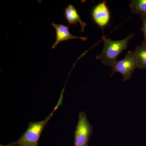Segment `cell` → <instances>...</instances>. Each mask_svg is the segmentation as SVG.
I'll return each instance as SVG.
<instances>
[{
	"mask_svg": "<svg viewBox=\"0 0 146 146\" xmlns=\"http://www.w3.org/2000/svg\"><path fill=\"white\" fill-rule=\"evenodd\" d=\"M134 35H129L125 39L114 41L109 38L103 36V49L100 54L97 56L96 58L101 61L104 65L111 66L117 61V58L122 52L126 49L128 44Z\"/></svg>",
	"mask_w": 146,
	"mask_h": 146,
	"instance_id": "6da1fadb",
	"label": "cell"
},
{
	"mask_svg": "<svg viewBox=\"0 0 146 146\" xmlns=\"http://www.w3.org/2000/svg\"><path fill=\"white\" fill-rule=\"evenodd\" d=\"M61 99L56 106L51 114L43 121L29 123L28 127L17 141L5 146H32L38 144L42 131L49 121L54 112L61 104Z\"/></svg>",
	"mask_w": 146,
	"mask_h": 146,
	"instance_id": "7a4b0ae2",
	"label": "cell"
},
{
	"mask_svg": "<svg viewBox=\"0 0 146 146\" xmlns=\"http://www.w3.org/2000/svg\"><path fill=\"white\" fill-rule=\"evenodd\" d=\"M111 67L112 76L114 73H119L122 75L124 81L129 80L135 70L138 68L133 51H129L123 59L116 61Z\"/></svg>",
	"mask_w": 146,
	"mask_h": 146,
	"instance_id": "3957f363",
	"label": "cell"
},
{
	"mask_svg": "<svg viewBox=\"0 0 146 146\" xmlns=\"http://www.w3.org/2000/svg\"><path fill=\"white\" fill-rule=\"evenodd\" d=\"M91 125L85 112L79 113L78 121L74 132V146H87L93 133Z\"/></svg>",
	"mask_w": 146,
	"mask_h": 146,
	"instance_id": "277c9868",
	"label": "cell"
},
{
	"mask_svg": "<svg viewBox=\"0 0 146 146\" xmlns=\"http://www.w3.org/2000/svg\"><path fill=\"white\" fill-rule=\"evenodd\" d=\"M106 3V1H103L95 6L91 12L93 21L102 29L107 26L110 21V11Z\"/></svg>",
	"mask_w": 146,
	"mask_h": 146,
	"instance_id": "5b68a950",
	"label": "cell"
},
{
	"mask_svg": "<svg viewBox=\"0 0 146 146\" xmlns=\"http://www.w3.org/2000/svg\"><path fill=\"white\" fill-rule=\"evenodd\" d=\"M51 25L56 31V40L52 46V49H54L59 43L69 40L78 39L83 41L87 40V38L86 37L76 36L71 34L69 31V25L65 26L62 24H55L54 23H52Z\"/></svg>",
	"mask_w": 146,
	"mask_h": 146,
	"instance_id": "8992f818",
	"label": "cell"
},
{
	"mask_svg": "<svg viewBox=\"0 0 146 146\" xmlns=\"http://www.w3.org/2000/svg\"><path fill=\"white\" fill-rule=\"evenodd\" d=\"M64 14L65 19L68 21L69 26L71 25H76L77 23H79L81 27L82 31H84L86 24L82 21L79 14L74 6L69 5L65 9Z\"/></svg>",
	"mask_w": 146,
	"mask_h": 146,
	"instance_id": "52a82bcc",
	"label": "cell"
},
{
	"mask_svg": "<svg viewBox=\"0 0 146 146\" xmlns=\"http://www.w3.org/2000/svg\"><path fill=\"white\" fill-rule=\"evenodd\" d=\"M137 60L138 68L146 70V46H138L133 50Z\"/></svg>",
	"mask_w": 146,
	"mask_h": 146,
	"instance_id": "ba28073f",
	"label": "cell"
},
{
	"mask_svg": "<svg viewBox=\"0 0 146 146\" xmlns=\"http://www.w3.org/2000/svg\"><path fill=\"white\" fill-rule=\"evenodd\" d=\"M129 7L133 14L146 16V0L131 1Z\"/></svg>",
	"mask_w": 146,
	"mask_h": 146,
	"instance_id": "9c48e42d",
	"label": "cell"
},
{
	"mask_svg": "<svg viewBox=\"0 0 146 146\" xmlns=\"http://www.w3.org/2000/svg\"><path fill=\"white\" fill-rule=\"evenodd\" d=\"M141 17L143 24L141 30L143 33L144 36V41L142 43V44L146 46V16L141 15Z\"/></svg>",
	"mask_w": 146,
	"mask_h": 146,
	"instance_id": "30bf717a",
	"label": "cell"
},
{
	"mask_svg": "<svg viewBox=\"0 0 146 146\" xmlns=\"http://www.w3.org/2000/svg\"><path fill=\"white\" fill-rule=\"evenodd\" d=\"M32 146H38V144H35V145H33Z\"/></svg>",
	"mask_w": 146,
	"mask_h": 146,
	"instance_id": "8fae6325",
	"label": "cell"
},
{
	"mask_svg": "<svg viewBox=\"0 0 146 146\" xmlns=\"http://www.w3.org/2000/svg\"><path fill=\"white\" fill-rule=\"evenodd\" d=\"M0 146H5L4 145H0Z\"/></svg>",
	"mask_w": 146,
	"mask_h": 146,
	"instance_id": "7c38bea8",
	"label": "cell"
},
{
	"mask_svg": "<svg viewBox=\"0 0 146 146\" xmlns=\"http://www.w3.org/2000/svg\"><path fill=\"white\" fill-rule=\"evenodd\" d=\"M89 146V145H88V146Z\"/></svg>",
	"mask_w": 146,
	"mask_h": 146,
	"instance_id": "4fadbf2b",
	"label": "cell"
}]
</instances>
